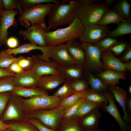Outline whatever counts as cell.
Instances as JSON below:
<instances>
[{
    "label": "cell",
    "mask_w": 131,
    "mask_h": 131,
    "mask_svg": "<svg viewBox=\"0 0 131 131\" xmlns=\"http://www.w3.org/2000/svg\"><path fill=\"white\" fill-rule=\"evenodd\" d=\"M59 0L54 4L48 15V25L45 29L49 32L60 26L69 25L76 16L80 0Z\"/></svg>",
    "instance_id": "6da1fadb"
},
{
    "label": "cell",
    "mask_w": 131,
    "mask_h": 131,
    "mask_svg": "<svg viewBox=\"0 0 131 131\" xmlns=\"http://www.w3.org/2000/svg\"><path fill=\"white\" fill-rule=\"evenodd\" d=\"M84 27L79 19L76 16L72 23L67 27L45 33L47 46L53 47L78 39L83 32Z\"/></svg>",
    "instance_id": "7a4b0ae2"
},
{
    "label": "cell",
    "mask_w": 131,
    "mask_h": 131,
    "mask_svg": "<svg viewBox=\"0 0 131 131\" xmlns=\"http://www.w3.org/2000/svg\"><path fill=\"white\" fill-rule=\"evenodd\" d=\"M54 4L47 3L36 5L28 8L18 9L19 16L17 20L22 26L27 28L35 25L45 29L47 25L45 18Z\"/></svg>",
    "instance_id": "3957f363"
},
{
    "label": "cell",
    "mask_w": 131,
    "mask_h": 131,
    "mask_svg": "<svg viewBox=\"0 0 131 131\" xmlns=\"http://www.w3.org/2000/svg\"><path fill=\"white\" fill-rule=\"evenodd\" d=\"M109 9V6L102 1L90 5H80L76 16L84 27L98 24L104 13Z\"/></svg>",
    "instance_id": "277c9868"
},
{
    "label": "cell",
    "mask_w": 131,
    "mask_h": 131,
    "mask_svg": "<svg viewBox=\"0 0 131 131\" xmlns=\"http://www.w3.org/2000/svg\"><path fill=\"white\" fill-rule=\"evenodd\" d=\"M20 97L26 116L37 110L55 108L60 106L62 101L59 98L53 95L38 96L27 99Z\"/></svg>",
    "instance_id": "5b68a950"
},
{
    "label": "cell",
    "mask_w": 131,
    "mask_h": 131,
    "mask_svg": "<svg viewBox=\"0 0 131 131\" xmlns=\"http://www.w3.org/2000/svg\"><path fill=\"white\" fill-rule=\"evenodd\" d=\"M66 109L59 106L51 109L37 110L27 115L26 117L36 119L44 125L57 131Z\"/></svg>",
    "instance_id": "8992f818"
},
{
    "label": "cell",
    "mask_w": 131,
    "mask_h": 131,
    "mask_svg": "<svg viewBox=\"0 0 131 131\" xmlns=\"http://www.w3.org/2000/svg\"><path fill=\"white\" fill-rule=\"evenodd\" d=\"M27 118L20 97L10 92L9 101L1 119L3 122L9 120L22 121L26 120Z\"/></svg>",
    "instance_id": "52a82bcc"
},
{
    "label": "cell",
    "mask_w": 131,
    "mask_h": 131,
    "mask_svg": "<svg viewBox=\"0 0 131 131\" xmlns=\"http://www.w3.org/2000/svg\"><path fill=\"white\" fill-rule=\"evenodd\" d=\"M81 45L85 53L83 67L99 72H102L104 68L101 58V53L99 49L90 43H82Z\"/></svg>",
    "instance_id": "ba28073f"
},
{
    "label": "cell",
    "mask_w": 131,
    "mask_h": 131,
    "mask_svg": "<svg viewBox=\"0 0 131 131\" xmlns=\"http://www.w3.org/2000/svg\"><path fill=\"white\" fill-rule=\"evenodd\" d=\"M109 31L106 26L99 24L86 26L78 39L82 43H95L107 36Z\"/></svg>",
    "instance_id": "9c48e42d"
},
{
    "label": "cell",
    "mask_w": 131,
    "mask_h": 131,
    "mask_svg": "<svg viewBox=\"0 0 131 131\" xmlns=\"http://www.w3.org/2000/svg\"><path fill=\"white\" fill-rule=\"evenodd\" d=\"M106 98L108 103L102 108L103 111L108 113L115 119L121 131H131V126L125 122L122 118L115 102V98L111 92L107 90L101 92Z\"/></svg>",
    "instance_id": "30bf717a"
},
{
    "label": "cell",
    "mask_w": 131,
    "mask_h": 131,
    "mask_svg": "<svg viewBox=\"0 0 131 131\" xmlns=\"http://www.w3.org/2000/svg\"><path fill=\"white\" fill-rule=\"evenodd\" d=\"M101 61L104 69L125 72L131 70V62L123 63L116 58L110 50L101 53Z\"/></svg>",
    "instance_id": "8fae6325"
},
{
    "label": "cell",
    "mask_w": 131,
    "mask_h": 131,
    "mask_svg": "<svg viewBox=\"0 0 131 131\" xmlns=\"http://www.w3.org/2000/svg\"><path fill=\"white\" fill-rule=\"evenodd\" d=\"M18 13L17 9L15 10H4L1 14L0 20V43L6 44L9 33L8 30L11 26L15 27L18 24L15 19V16Z\"/></svg>",
    "instance_id": "7c38bea8"
},
{
    "label": "cell",
    "mask_w": 131,
    "mask_h": 131,
    "mask_svg": "<svg viewBox=\"0 0 131 131\" xmlns=\"http://www.w3.org/2000/svg\"><path fill=\"white\" fill-rule=\"evenodd\" d=\"M45 28L34 25L29 27L25 30H20L18 33L24 40L41 47L47 46L45 34L47 32Z\"/></svg>",
    "instance_id": "4fadbf2b"
},
{
    "label": "cell",
    "mask_w": 131,
    "mask_h": 131,
    "mask_svg": "<svg viewBox=\"0 0 131 131\" xmlns=\"http://www.w3.org/2000/svg\"><path fill=\"white\" fill-rule=\"evenodd\" d=\"M48 55L61 66L75 64L68 52L66 44L49 47Z\"/></svg>",
    "instance_id": "5bb4252c"
},
{
    "label": "cell",
    "mask_w": 131,
    "mask_h": 131,
    "mask_svg": "<svg viewBox=\"0 0 131 131\" xmlns=\"http://www.w3.org/2000/svg\"><path fill=\"white\" fill-rule=\"evenodd\" d=\"M33 61L32 69L40 76L49 75L60 74L57 69L60 66L57 62L51 60L47 61L40 59L37 55L32 56Z\"/></svg>",
    "instance_id": "9a60e30c"
},
{
    "label": "cell",
    "mask_w": 131,
    "mask_h": 131,
    "mask_svg": "<svg viewBox=\"0 0 131 131\" xmlns=\"http://www.w3.org/2000/svg\"><path fill=\"white\" fill-rule=\"evenodd\" d=\"M41 77L32 69L27 70L21 74H15L14 84L15 86L25 88L37 87Z\"/></svg>",
    "instance_id": "2e32d148"
},
{
    "label": "cell",
    "mask_w": 131,
    "mask_h": 131,
    "mask_svg": "<svg viewBox=\"0 0 131 131\" xmlns=\"http://www.w3.org/2000/svg\"><path fill=\"white\" fill-rule=\"evenodd\" d=\"M49 48L47 46L40 47L30 42L24 44L14 49H8L5 50L8 53L15 56L18 54L28 53L33 50L38 49L41 50L42 53L39 55L40 58L43 60L48 61L50 59L48 54Z\"/></svg>",
    "instance_id": "e0dca14e"
},
{
    "label": "cell",
    "mask_w": 131,
    "mask_h": 131,
    "mask_svg": "<svg viewBox=\"0 0 131 131\" xmlns=\"http://www.w3.org/2000/svg\"><path fill=\"white\" fill-rule=\"evenodd\" d=\"M66 44L68 52L75 64L83 67L85 53L81 43L75 40L70 41Z\"/></svg>",
    "instance_id": "ac0fdd59"
},
{
    "label": "cell",
    "mask_w": 131,
    "mask_h": 131,
    "mask_svg": "<svg viewBox=\"0 0 131 131\" xmlns=\"http://www.w3.org/2000/svg\"><path fill=\"white\" fill-rule=\"evenodd\" d=\"M108 89L123 109L124 113L123 120L127 123L130 122L131 116L127 113L126 109L128 98L126 91L121 87L116 85L109 87Z\"/></svg>",
    "instance_id": "d6986e66"
},
{
    "label": "cell",
    "mask_w": 131,
    "mask_h": 131,
    "mask_svg": "<svg viewBox=\"0 0 131 131\" xmlns=\"http://www.w3.org/2000/svg\"><path fill=\"white\" fill-rule=\"evenodd\" d=\"M84 68L83 66L74 64L66 66H60L57 70L65 80L71 82L83 78Z\"/></svg>",
    "instance_id": "ffe728a7"
},
{
    "label": "cell",
    "mask_w": 131,
    "mask_h": 131,
    "mask_svg": "<svg viewBox=\"0 0 131 131\" xmlns=\"http://www.w3.org/2000/svg\"><path fill=\"white\" fill-rule=\"evenodd\" d=\"M101 115L98 108L79 120V124L84 131L97 129Z\"/></svg>",
    "instance_id": "44dd1931"
},
{
    "label": "cell",
    "mask_w": 131,
    "mask_h": 131,
    "mask_svg": "<svg viewBox=\"0 0 131 131\" xmlns=\"http://www.w3.org/2000/svg\"><path fill=\"white\" fill-rule=\"evenodd\" d=\"M65 81L60 74L45 75L41 77L37 87L46 91H49L56 88Z\"/></svg>",
    "instance_id": "7402d4cb"
},
{
    "label": "cell",
    "mask_w": 131,
    "mask_h": 131,
    "mask_svg": "<svg viewBox=\"0 0 131 131\" xmlns=\"http://www.w3.org/2000/svg\"><path fill=\"white\" fill-rule=\"evenodd\" d=\"M98 76L108 88L118 84L120 80H125L127 79L125 72L111 70H105L102 71L100 72Z\"/></svg>",
    "instance_id": "603a6c76"
},
{
    "label": "cell",
    "mask_w": 131,
    "mask_h": 131,
    "mask_svg": "<svg viewBox=\"0 0 131 131\" xmlns=\"http://www.w3.org/2000/svg\"><path fill=\"white\" fill-rule=\"evenodd\" d=\"M10 92L17 96L25 98L49 95L47 91L38 87L28 88L15 86Z\"/></svg>",
    "instance_id": "cb8c5ba5"
},
{
    "label": "cell",
    "mask_w": 131,
    "mask_h": 131,
    "mask_svg": "<svg viewBox=\"0 0 131 131\" xmlns=\"http://www.w3.org/2000/svg\"><path fill=\"white\" fill-rule=\"evenodd\" d=\"M104 105L103 103H95L84 99L73 117L75 119L79 120L98 108H102Z\"/></svg>",
    "instance_id": "d4e9b609"
},
{
    "label": "cell",
    "mask_w": 131,
    "mask_h": 131,
    "mask_svg": "<svg viewBox=\"0 0 131 131\" xmlns=\"http://www.w3.org/2000/svg\"><path fill=\"white\" fill-rule=\"evenodd\" d=\"M131 33V20L125 19L117 25L115 29L109 31L107 36L116 38Z\"/></svg>",
    "instance_id": "484cf974"
},
{
    "label": "cell",
    "mask_w": 131,
    "mask_h": 131,
    "mask_svg": "<svg viewBox=\"0 0 131 131\" xmlns=\"http://www.w3.org/2000/svg\"><path fill=\"white\" fill-rule=\"evenodd\" d=\"M125 19L118 12L109 9L104 13L99 24L105 26L110 24L118 25Z\"/></svg>",
    "instance_id": "4316f807"
},
{
    "label": "cell",
    "mask_w": 131,
    "mask_h": 131,
    "mask_svg": "<svg viewBox=\"0 0 131 131\" xmlns=\"http://www.w3.org/2000/svg\"><path fill=\"white\" fill-rule=\"evenodd\" d=\"M87 81L94 92H101L108 89V87L104 82L89 72H87Z\"/></svg>",
    "instance_id": "83f0119b"
},
{
    "label": "cell",
    "mask_w": 131,
    "mask_h": 131,
    "mask_svg": "<svg viewBox=\"0 0 131 131\" xmlns=\"http://www.w3.org/2000/svg\"><path fill=\"white\" fill-rule=\"evenodd\" d=\"M90 90V89L88 88L81 91L75 92L62 100L60 106L66 108L69 107L81 98H85Z\"/></svg>",
    "instance_id": "f1b7e54d"
},
{
    "label": "cell",
    "mask_w": 131,
    "mask_h": 131,
    "mask_svg": "<svg viewBox=\"0 0 131 131\" xmlns=\"http://www.w3.org/2000/svg\"><path fill=\"white\" fill-rule=\"evenodd\" d=\"M9 124V128L14 131H39L27 119L24 121H17Z\"/></svg>",
    "instance_id": "f546056e"
},
{
    "label": "cell",
    "mask_w": 131,
    "mask_h": 131,
    "mask_svg": "<svg viewBox=\"0 0 131 131\" xmlns=\"http://www.w3.org/2000/svg\"><path fill=\"white\" fill-rule=\"evenodd\" d=\"M131 5L126 0H121L115 5L114 10L118 12L126 19L131 20L130 9Z\"/></svg>",
    "instance_id": "4dcf8cb0"
},
{
    "label": "cell",
    "mask_w": 131,
    "mask_h": 131,
    "mask_svg": "<svg viewBox=\"0 0 131 131\" xmlns=\"http://www.w3.org/2000/svg\"><path fill=\"white\" fill-rule=\"evenodd\" d=\"M71 82L65 80L63 85L53 94L62 100L75 92L72 88Z\"/></svg>",
    "instance_id": "1f68e13d"
},
{
    "label": "cell",
    "mask_w": 131,
    "mask_h": 131,
    "mask_svg": "<svg viewBox=\"0 0 131 131\" xmlns=\"http://www.w3.org/2000/svg\"><path fill=\"white\" fill-rule=\"evenodd\" d=\"M118 41L116 38L107 37L97 42L92 44L97 47L101 53H102L110 50Z\"/></svg>",
    "instance_id": "d6a6232c"
},
{
    "label": "cell",
    "mask_w": 131,
    "mask_h": 131,
    "mask_svg": "<svg viewBox=\"0 0 131 131\" xmlns=\"http://www.w3.org/2000/svg\"><path fill=\"white\" fill-rule=\"evenodd\" d=\"M66 120L60 124L58 131H84L79 123V120Z\"/></svg>",
    "instance_id": "836d02e7"
},
{
    "label": "cell",
    "mask_w": 131,
    "mask_h": 131,
    "mask_svg": "<svg viewBox=\"0 0 131 131\" xmlns=\"http://www.w3.org/2000/svg\"><path fill=\"white\" fill-rule=\"evenodd\" d=\"M20 56L15 57L13 55L7 53L5 50L0 52V67L4 69L8 67L11 64L17 62L22 57Z\"/></svg>",
    "instance_id": "e575fe53"
},
{
    "label": "cell",
    "mask_w": 131,
    "mask_h": 131,
    "mask_svg": "<svg viewBox=\"0 0 131 131\" xmlns=\"http://www.w3.org/2000/svg\"><path fill=\"white\" fill-rule=\"evenodd\" d=\"M85 100L95 103H103L108 104V101L106 97L101 92H94L91 90L85 98Z\"/></svg>",
    "instance_id": "d590c367"
},
{
    "label": "cell",
    "mask_w": 131,
    "mask_h": 131,
    "mask_svg": "<svg viewBox=\"0 0 131 131\" xmlns=\"http://www.w3.org/2000/svg\"><path fill=\"white\" fill-rule=\"evenodd\" d=\"M14 76H8L0 78V93L11 92L15 86Z\"/></svg>",
    "instance_id": "8d00e7d4"
},
{
    "label": "cell",
    "mask_w": 131,
    "mask_h": 131,
    "mask_svg": "<svg viewBox=\"0 0 131 131\" xmlns=\"http://www.w3.org/2000/svg\"><path fill=\"white\" fill-rule=\"evenodd\" d=\"M58 0H19V5L22 9L28 8L43 3L54 4Z\"/></svg>",
    "instance_id": "74e56055"
},
{
    "label": "cell",
    "mask_w": 131,
    "mask_h": 131,
    "mask_svg": "<svg viewBox=\"0 0 131 131\" xmlns=\"http://www.w3.org/2000/svg\"><path fill=\"white\" fill-rule=\"evenodd\" d=\"M85 98H81L73 105L66 108L64 112L63 118L65 119L68 120L71 117H73L76 113L81 103L84 100Z\"/></svg>",
    "instance_id": "f35d334b"
},
{
    "label": "cell",
    "mask_w": 131,
    "mask_h": 131,
    "mask_svg": "<svg viewBox=\"0 0 131 131\" xmlns=\"http://www.w3.org/2000/svg\"><path fill=\"white\" fill-rule=\"evenodd\" d=\"M130 43L125 40L118 41L110 49L115 56L121 55L125 50Z\"/></svg>",
    "instance_id": "ab89813d"
},
{
    "label": "cell",
    "mask_w": 131,
    "mask_h": 131,
    "mask_svg": "<svg viewBox=\"0 0 131 131\" xmlns=\"http://www.w3.org/2000/svg\"><path fill=\"white\" fill-rule=\"evenodd\" d=\"M71 84L72 88L75 92L86 89L89 86L87 81L83 78L71 82Z\"/></svg>",
    "instance_id": "60d3db41"
},
{
    "label": "cell",
    "mask_w": 131,
    "mask_h": 131,
    "mask_svg": "<svg viewBox=\"0 0 131 131\" xmlns=\"http://www.w3.org/2000/svg\"><path fill=\"white\" fill-rule=\"evenodd\" d=\"M17 62L25 70L32 69L33 66V61L32 56L25 57L22 56Z\"/></svg>",
    "instance_id": "b9f144b4"
},
{
    "label": "cell",
    "mask_w": 131,
    "mask_h": 131,
    "mask_svg": "<svg viewBox=\"0 0 131 131\" xmlns=\"http://www.w3.org/2000/svg\"><path fill=\"white\" fill-rule=\"evenodd\" d=\"M10 92L0 93V116L2 115L9 101Z\"/></svg>",
    "instance_id": "7bdbcfd3"
},
{
    "label": "cell",
    "mask_w": 131,
    "mask_h": 131,
    "mask_svg": "<svg viewBox=\"0 0 131 131\" xmlns=\"http://www.w3.org/2000/svg\"><path fill=\"white\" fill-rule=\"evenodd\" d=\"M2 0L5 10H12L16 8L18 9L19 8V0Z\"/></svg>",
    "instance_id": "ee69618b"
},
{
    "label": "cell",
    "mask_w": 131,
    "mask_h": 131,
    "mask_svg": "<svg viewBox=\"0 0 131 131\" xmlns=\"http://www.w3.org/2000/svg\"><path fill=\"white\" fill-rule=\"evenodd\" d=\"M27 119L34 125L39 131H58L52 129L44 125L36 119L27 117Z\"/></svg>",
    "instance_id": "f6af8a7d"
},
{
    "label": "cell",
    "mask_w": 131,
    "mask_h": 131,
    "mask_svg": "<svg viewBox=\"0 0 131 131\" xmlns=\"http://www.w3.org/2000/svg\"><path fill=\"white\" fill-rule=\"evenodd\" d=\"M5 69L7 71L16 74H21L25 71L19 66L17 62L13 63L8 67Z\"/></svg>",
    "instance_id": "bcb514c9"
},
{
    "label": "cell",
    "mask_w": 131,
    "mask_h": 131,
    "mask_svg": "<svg viewBox=\"0 0 131 131\" xmlns=\"http://www.w3.org/2000/svg\"><path fill=\"white\" fill-rule=\"evenodd\" d=\"M122 62L126 63L131 60V44H130L118 58Z\"/></svg>",
    "instance_id": "7dc6e473"
},
{
    "label": "cell",
    "mask_w": 131,
    "mask_h": 131,
    "mask_svg": "<svg viewBox=\"0 0 131 131\" xmlns=\"http://www.w3.org/2000/svg\"><path fill=\"white\" fill-rule=\"evenodd\" d=\"M6 44L9 48L13 49H16L19 46V41L17 38L14 36H11L8 38Z\"/></svg>",
    "instance_id": "c3c4849f"
},
{
    "label": "cell",
    "mask_w": 131,
    "mask_h": 131,
    "mask_svg": "<svg viewBox=\"0 0 131 131\" xmlns=\"http://www.w3.org/2000/svg\"><path fill=\"white\" fill-rule=\"evenodd\" d=\"M102 1L101 0H80V5H90Z\"/></svg>",
    "instance_id": "681fc988"
},
{
    "label": "cell",
    "mask_w": 131,
    "mask_h": 131,
    "mask_svg": "<svg viewBox=\"0 0 131 131\" xmlns=\"http://www.w3.org/2000/svg\"><path fill=\"white\" fill-rule=\"evenodd\" d=\"M15 74L0 67V78L8 76H14Z\"/></svg>",
    "instance_id": "f907efd6"
},
{
    "label": "cell",
    "mask_w": 131,
    "mask_h": 131,
    "mask_svg": "<svg viewBox=\"0 0 131 131\" xmlns=\"http://www.w3.org/2000/svg\"><path fill=\"white\" fill-rule=\"evenodd\" d=\"M126 109L127 112L129 115L131 114V98L130 97H128L126 104Z\"/></svg>",
    "instance_id": "816d5d0a"
},
{
    "label": "cell",
    "mask_w": 131,
    "mask_h": 131,
    "mask_svg": "<svg viewBox=\"0 0 131 131\" xmlns=\"http://www.w3.org/2000/svg\"><path fill=\"white\" fill-rule=\"evenodd\" d=\"M9 128V124L5 123L0 118V131H2Z\"/></svg>",
    "instance_id": "f5cc1de1"
},
{
    "label": "cell",
    "mask_w": 131,
    "mask_h": 131,
    "mask_svg": "<svg viewBox=\"0 0 131 131\" xmlns=\"http://www.w3.org/2000/svg\"><path fill=\"white\" fill-rule=\"evenodd\" d=\"M115 1V0H106V4L108 6L113 3Z\"/></svg>",
    "instance_id": "db71d44e"
},
{
    "label": "cell",
    "mask_w": 131,
    "mask_h": 131,
    "mask_svg": "<svg viewBox=\"0 0 131 131\" xmlns=\"http://www.w3.org/2000/svg\"><path fill=\"white\" fill-rule=\"evenodd\" d=\"M4 8L2 0H0V15H1L2 12L4 10L3 9Z\"/></svg>",
    "instance_id": "11a10c76"
},
{
    "label": "cell",
    "mask_w": 131,
    "mask_h": 131,
    "mask_svg": "<svg viewBox=\"0 0 131 131\" xmlns=\"http://www.w3.org/2000/svg\"><path fill=\"white\" fill-rule=\"evenodd\" d=\"M84 131H105L104 130L102 129H95L92 130H87Z\"/></svg>",
    "instance_id": "9f6ffc18"
},
{
    "label": "cell",
    "mask_w": 131,
    "mask_h": 131,
    "mask_svg": "<svg viewBox=\"0 0 131 131\" xmlns=\"http://www.w3.org/2000/svg\"><path fill=\"white\" fill-rule=\"evenodd\" d=\"M128 91L129 93L131 94V85H130L128 88Z\"/></svg>",
    "instance_id": "6f0895ef"
},
{
    "label": "cell",
    "mask_w": 131,
    "mask_h": 131,
    "mask_svg": "<svg viewBox=\"0 0 131 131\" xmlns=\"http://www.w3.org/2000/svg\"><path fill=\"white\" fill-rule=\"evenodd\" d=\"M2 131H10L9 130V128L8 129H6L5 130H4Z\"/></svg>",
    "instance_id": "680465c9"
},
{
    "label": "cell",
    "mask_w": 131,
    "mask_h": 131,
    "mask_svg": "<svg viewBox=\"0 0 131 131\" xmlns=\"http://www.w3.org/2000/svg\"><path fill=\"white\" fill-rule=\"evenodd\" d=\"M113 125L112 126V127H111V131H114L113 130Z\"/></svg>",
    "instance_id": "91938a15"
},
{
    "label": "cell",
    "mask_w": 131,
    "mask_h": 131,
    "mask_svg": "<svg viewBox=\"0 0 131 131\" xmlns=\"http://www.w3.org/2000/svg\"><path fill=\"white\" fill-rule=\"evenodd\" d=\"M2 44L0 43V46H1V45H2Z\"/></svg>",
    "instance_id": "94428289"
},
{
    "label": "cell",
    "mask_w": 131,
    "mask_h": 131,
    "mask_svg": "<svg viewBox=\"0 0 131 131\" xmlns=\"http://www.w3.org/2000/svg\"></svg>",
    "instance_id": "6125c7cd"
}]
</instances>
